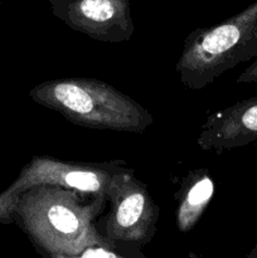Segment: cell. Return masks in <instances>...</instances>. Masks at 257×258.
I'll list each match as a JSON object with an SVG mask.
<instances>
[{"label": "cell", "mask_w": 257, "mask_h": 258, "mask_svg": "<svg viewBox=\"0 0 257 258\" xmlns=\"http://www.w3.org/2000/svg\"><path fill=\"white\" fill-rule=\"evenodd\" d=\"M236 83H257V58L237 77Z\"/></svg>", "instance_id": "cell-10"}, {"label": "cell", "mask_w": 257, "mask_h": 258, "mask_svg": "<svg viewBox=\"0 0 257 258\" xmlns=\"http://www.w3.org/2000/svg\"><path fill=\"white\" fill-rule=\"evenodd\" d=\"M52 14L68 28L106 43L127 42L134 34L130 0H47Z\"/></svg>", "instance_id": "cell-6"}, {"label": "cell", "mask_w": 257, "mask_h": 258, "mask_svg": "<svg viewBox=\"0 0 257 258\" xmlns=\"http://www.w3.org/2000/svg\"><path fill=\"white\" fill-rule=\"evenodd\" d=\"M110 213L106 217L105 234L116 241L143 247L153 241L160 208L154 202L149 186L126 168L113 179L107 196Z\"/></svg>", "instance_id": "cell-5"}, {"label": "cell", "mask_w": 257, "mask_h": 258, "mask_svg": "<svg viewBox=\"0 0 257 258\" xmlns=\"http://www.w3.org/2000/svg\"><path fill=\"white\" fill-rule=\"evenodd\" d=\"M254 141H257V96L209 115L197 139V144L204 151L231 150Z\"/></svg>", "instance_id": "cell-7"}, {"label": "cell", "mask_w": 257, "mask_h": 258, "mask_svg": "<svg viewBox=\"0 0 257 258\" xmlns=\"http://www.w3.org/2000/svg\"><path fill=\"white\" fill-rule=\"evenodd\" d=\"M107 198L55 184L33 186L18 197L23 228L43 257L75 258Z\"/></svg>", "instance_id": "cell-1"}, {"label": "cell", "mask_w": 257, "mask_h": 258, "mask_svg": "<svg viewBox=\"0 0 257 258\" xmlns=\"http://www.w3.org/2000/svg\"><path fill=\"white\" fill-rule=\"evenodd\" d=\"M145 258L138 244L123 241H116L107 236H102L93 227L80 247L75 258Z\"/></svg>", "instance_id": "cell-9"}, {"label": "cell", "mask_w": 257, "mask_h": 258, "mask_svg": "<svg viewBox=\"0 0 257 258\" xmlns=\"http://www.w3.org/2000/svg\"><path fill=\"white\" fill-rule=\"evenodd\" d=\"M126 168L122 160L82 163L53 156H34L23 169L14 185L0 197V217H5L12 211L23 191L44 184H55L88 196L107 198L113 179Z\"/></svg>", "instance_id": "cell-4"}, {"label": "cell", "mask_w": 257, "mask_h": 258, "mask_svg": "<svg viewBox=\"0 0 257 258\" xmlns=\"http://www.w3.org/2000/svg\"><path fill=\"white\" fill-rule=\"evenodd\" d=\"M257 55V2L212 27L198 28L185 38L175 64L181 85L203 90L239 63Z\"/></svg>", "instance_id": "cell-3"}, {"label": "cell", "mask_w": 257, "mask_h": 258, "mask_svg": "<svg viewBox=\"0 0 257 258\" xmlns=\"http://www.w3.org/2000/svg\"><path fill=\"white\" fill-rule=\"evenodd\" d=\"M29 95L43 107L83 127L141 134L154 122L144 106L96 78H55L37 85Z\"/></svg>", "instance_id": "cell-2"}, {"label": "cell", "mask_w": 257, "mask_h": 258, "mask_svg": "<svg viewBox=\"0 0 257 258\" xmlns=\"http://www.w3.org/2000/svg\"><path fill=\"white\" fill-rule=\"evenodd\" d=\"M214 194V180L209 169L199 168L189 171L174 194L178 201L175 209L176 228L181 233L190 232L201 221Z\"/></svg>", "instance_id": "cell-8"}]
</instances>
